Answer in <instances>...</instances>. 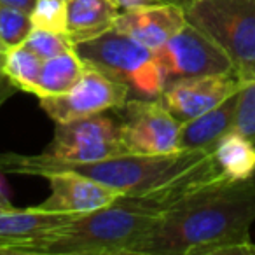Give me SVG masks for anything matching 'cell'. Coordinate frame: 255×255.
<instances>
[{
    "instance_id": "cell-1",
    "label": "cell",
    "mask_w": 255,
    "mask_h": 255,
    "mask_svg": "<svg viewBox=\"0 0 255 255\" xmlns=\"http://www.w3.org/2000/svg\"><path fill=\"white\" fill-rule=\"evenodd\" d=\"M255 222V175L217 180L161 213L128 255H250Z\"/></svg>"
},
{
    "instance_id": "cell-2",
    "label": "cell",
    "mask_w": 255,
    "mask_h": 255,
    "mask_svg": "<svg viewBox=\"0 0 255 255\" xmlns=\"http://www.w3.org/2000/svg\"><path fill=\"white\" fill-rule=\"evenodd\" d=\"M0 170L44 177L51 171L84 175L123 196L138 198L143 206L163 213L203 185L227 178L213 150H175L170 154H121L91 163H63L46 156L0 154Z\"/></svg>"
},
{
    "instance_id": "cell-3",
    "label": "cell",
    "mask_w": 255,
    "mask_h": 255,
    "mask_svg": "<svg viewBox=\"0 0 255 255\" xmlns=\"http://www.w3.org/2000/svg\"><path fill=\"white\" fill-rule=\"evenodd\" d=\"M161 213L136 198L119 196L112 205L81 213L70 222L7 248L2 255H128Z\"/></svg>"
},
{
    "instance_id": "cell-4",
    "label": "cell",
    "mask_w": 255,
    "mask_h": 255,
    "mask_svg": "<svg viewBox=\"0 0 255 255\" xmlns=\"http://www.w3.org/2000/svg\"><path fill=\"white\" fill-rule=\"evenodd\" d=\"M74 51L88 68L126 86L131 98H159L166 86L156 53L114 26L102 35L74 44Z\"/></svg>"
},
{
    "instance_id": "cell-5",
    "label": "cell",
    "mask_w": 255,
    "mask_h": 255,
    "mask_svg": "<svg viewBox=\"0 0 255 255\" xmlns=\"http://www.w3.org/2000/svg\"><path fill=\"white\" fill-rule=\"evenodd\" d=\"M191 25L208 35L243 82L255 79V0H194L184 9Z\"/></svg>"
},
{
    "instance_id": "cell-6",
    "label": "cell",
    "mask_w": 255,
    "mask_h": 255,
    "mask_svg": "<svg viewBox=\"0 0 255 255\" xmlns=\"http://www.w3.org/2000/svg\"><path fill=\"white\" fill-rule=\"evenodd\" d=\"M128 154L121 142L119 117L105 112L56 123L53 142L42 156L63 163H91Z\"/></svg>"
},
{
    "instance_id": "cell-7",
    "label": "cell",
    "mask_w": 255,
    "mask_h": 255,
    "mask_svg": "<svg viewBox=\"0 0 255 255\" xmlns=\"http://www.w3.org/2000/svg\"><path fill=\"white\" fill-rule=\"evenodd\" d=\"M119 112L121 142L128 154H170L180 150L182 123L159 98H131L114 109Z\"/></svg>"
},
{
    "instance_id": "cell-8",
    "label": "cell",
    "mask_w": 255,
    "mask_h": 255,
    "mask_svg": "<svg viewBox=\"0 0 255 255\" xmlns=\"http://www.w3.org/2000/svg\"><path fill=\"white\" fill-rule=\"evenodd\" d=\"M154 53L166 75V84L177 79L234 72L227 54L189 21Z\"/></svg>"
},
{
    "instance_id": "cell-9",
    "label": "cell",
    "mask_w": 255,
    "mask_h": 255,
    "mask_svg": "<svg viewBox=\"0 0 255 255\" xmlns=\"http://www.w3.org/2000/svg\"><path fill=\"white\" fill-rule=\"evenodd\" d=\"M128 100H131V93L126 86L86 67L81 79L67 93L40 96L39 103L54 123H67L117 109Z\"/></svg>"
},
{
    "instance_id": "cell-10",
    "label": "cell",
    "mask_w": 255,
    "mask_h": 255,
    "mask_svg": "<svg viewBox=\"0 0 255 255\" xmlns=\"http://www.w3.org/2000/svg\"><path fill=\"white\" fill-rule=\"evenodd\" d=\"M243 84L236 72L177 79L164 86L159 100L175 119L185 123L212 110L240 91Z\"/></svg>"
},
{
    "instance_id": "cell-11",
    "label": "cell",
    "mask_w": 255,
    "mask_h": 255,
    "mask_svg": "<svg viewBox=\"0 0 255 255\" xmlns=\"http://www.w3.org/2000/svg\"><path fill=\"white\" fill-rule=\"evenodd\" d=\"M44 177L49 180L51 187V194L46 201L37 205V208L44 212L81 215L112 205L119 196H123L116 189L74 171H51Z\"/></svg>"
},
{
    "instance_id": "cell-12",
    "label": "cell",
    "mask_w": 255,
    "mask_h": 255,
    "mask_svg": "<svg viewBox=\"0 0 255 255\" xmlns=\"http://www.w3.org/2000/svg\"><path fill=\"white\" fill-rule=\"evenodd\" d=\"M185 25V11L173 4H157L121 11L114 21V28L133 37L152 51L163 47Z\"/></svg>"
},
{
    "instance_id": "cell-13",
    "label": "cell",
    "mask_w": 255,
    "mask_h": 255,
    "mask_svg": "<svg viewBox=\"0 0 255 255\" xmlns=\"http://www.w3.org/2000/svg\"><path fill=\"white\" fill-rule=\"evenodd\" d=\"M75 217L77 215L74 213L44 212L37 206L32 208L2 206L0 208V254L46 231L63 226Z\"/></svg>"
},
{
    "instance_id": "cell-14",
    "label": "cell",
    "mask_w": 255,
    "mask_h": 255,
    "mask_svg": "<svg viewBox=\"0 0 255 255\" xmlns=\"http://www.w3.org/2000/svg\"><path fill=\"white\" fill-rule=\"evenodd\" d=\"M240 93V91H238ZM238 93L201 116L182 123L178 145L185 150H213L219 140L233 131Z\"/></svg>"
},
{
    "instance_id": "cell-15",
    "label": "cell",
    "mask_w": 255,
    "mask_h": 255,
    "mask_svg": "<svg viewBox=\"0 0 255 255\" xmlns=\"http://www.w3.org/2000/svg\"><path fill=\"white\" fill-rule=\"evenodd\" d=\"M119 9L114 0H67V35L72 44L102 35L114 26Z\"/></svg>"
},
{
    "instance_id": "cell-16",
    "label": "cell",
    "mask_w": 255,
    "mask_h": 255,
    "mask_svg": "<svg viewBox=\"0 0 255 255\" xmlns=\"http://www.w3.org/2000/svg\"><path fill=\"white\" fill-rule=\"evenodd\" d=\"M213 156L229 180H247L255 175V145L236 131H229L219 140Z\"/></svg>"
},
{
    "instance_id": "cell-17",
    "label": "cell",
    "mask_w": 255,
    "mask_h": 255,
    "mask_svg": "<svg viewBox=\"0 0 255 255\" xmlns=\"http://www.w3.org/2000/svg\"><path fill=\"white\" fill-rule=\"evenodd\" d=\"M84 70L86 65L74 49L46 60L40 70L37 96L40 98V96L63 95L81 79Z\"/></svg>"
},
{
    "instance_id": "cell-18",
    "label": "cell",
    "mask_w": 255,
    "mask_h": 255,
    "mask_svg": "<svg viewBox=\"0 0 255 255\" xmlns=\"http://www.w3.org/2000/svg\"><path fill=\"white\" fill-rule=\"evenodd\" d=\"M42 65L44 60H40L33 51H30L28 47L21 44V46L12 47L11 51L5 53L2 68L19 91L37 95Z\"/></svg>"
},
{
    "instance_id": "cell-19",
    "label": "cell",
    "mask_w": 255,
    "mask_h": 255,
    "mask_svg": "<svg viewBox=\"0 0 255 255\" xmlns=\"http://www.w3.org/2000/svg\"><path fill=\"white\" fill-rule=\"evenodd\" d=\"M32 30L33 23L30 12L0 2V47L4 53L21 46Z\"/></svg>"
},
{
    "instance_id": "cell-20",
    "label": "cell",
    "mask_w": 255,
    "mask_h": 255,
    "mask_svg": "<svg viewBox=\"0 0 255 255\" xmlns=\"http://www.w3.org/2000/svg\"><path fill=\"white\" fill-rule=\"evenodd\" d=\"M23 46H26L30 51H33L44 61L74 49V44L68 39L67 33H56L40 28H33L30 32V35L26 37V40L23 42Z\"/></svg>"
},
{
    "instance_id": "cell-21",
    "label": "cell",
    "mask_w": 255,
    "mask_h": 255,
    "mask_svg": "<svg viewBox=\"0 0 255 255\" xmlns=\"http://www.w3.org/2000/svg\"><path fill=\"white\" fill-rule=\"evenodd\" d=\"M233 131L243 135L255 145V79L245 82L238 93Z\"/></svg>"
},
{
    "instance_id": "cell-22",
    "label": "cell",
    "mask_w": 255,
    "mask_h": 255,
    "mask_svg": "<svg viewBox=\"0 0 255 255\" xmlns=\"http://www.w3.org/2000/svg\"><path fill=\"white\" fill-rule=\"evenodd\" d=\"M30 16L33 28L67 33V0H37Z\"/></svg>"
},
{
    "instance_id": "cell-23",
    "label": "cell",
    "mask_w": 255,
    "mask_h": 255,
    "mask_svg": "<svg viewBox=\"0 0 255 255\" xmlns=\"http://www.w3.org/2000/svg\"><path fill=\"white\" fill-rule=\"evenodd\" d=\"M119 11H131V9L147 7V5L164 4L163 0H114Z\"/></svg>"
},
{
    "instance_id": "cell-24",
    "label": "cell",
    "mask_w": 255,
    "mask_h": 255,
    "mask_svg": "<svg viewBox=\"0 0 255 255\" xmlns=\"http://www.w3.org/2000/svg\"><path fill=\"white\" fill-rule=\"evenodd\" d=\"M14 91H18V88L12 84L11 79L5 75L4 68H2V65H0V105H2V103H4Z\"/></svg>"
},
{
    "instance_id": "cell-25",
    "label": "cell",
    "mask_w": 255,
    "mask_h": 255,
    "mask_svg": "<svg viewBox=\"0 0 255 255\" xmlns=\"http://www.w3.org/2000/svg\"><path fill=\"white\" fill-rule=\"evenodd\" d=\"M0 2H2V4L12 5V7L23 9V11H26V12H32L33 7H35L37 0H0Z\"/></svg>"
},
{
    "instance_id": "cell-26",
    "label": "cell",
    "mask_w": 255,
    "mask_h": 255,
    "mask_svg": "<svg viewBox=\"0 0 255 255\" xmlns=\"http://www.w3.org/2000/svg\"><path fill=\"white\" fill-rule=\"evenodd\" d=\"M163 2L164 4H173V5H178V7L185 9V7H189L194 0H163Z\"/></svg>"
},
{
    "instance_id": "cell-27",
    "label": "cell",
    "mask_w": 255,
    "mask_h": 255,
    "mask_svg": "<svg viewBox=\"0 0 255 255\" xmlns=\"http://www.w3.org/2000/svg\"><path fill=\"white\" fill-rule=\"evenodd\" d=\"M4 58H5V53H4V49L0 47V65L4 63Z\"/></svg>"
}]
</instances>
